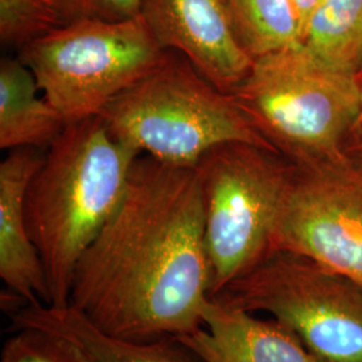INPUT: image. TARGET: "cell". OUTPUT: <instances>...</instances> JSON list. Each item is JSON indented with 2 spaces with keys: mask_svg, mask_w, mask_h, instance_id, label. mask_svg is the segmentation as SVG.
<instances>
[{
  "mask_svg": "<svg viewBox=\"0 0 362 362\" xmlns=\"http://www.w3.org/2000/svg\"><path fill=\"white\" fill-rule=\"evenodd\" d=\"M98 117L119 143L173 167L194 168L221 144H251L275 152L233 94L220 91L188 59L172 52Z\"/></svg>",
  "mask_w": 362,
  "mask_h": 362,
  "instance_id": "obj_3",
  "label": "cell"
},
{
  "mask_svg": "<svg viewBox=\"0 0 362 362\" xmlns=\"http://www.w3.org/2000/svg\"><path fill=\"white\" fill-rule=\"evenodd\" d=\"M231 94L269 141L306 163L334 155L362 115L358 77L325 65L303 43L255 58Z\"/></svg>",
  "mask_w": 362,
  "mask_h": 362,
  "instance_id": "obj_5",
  "label": "cell"
},
{
  "mask_svg": "<svg viewBox=\"0 0 362 362\" xmlns=\"http://www.w3.org/2000/svg\"><path fill=\"white\" fill-rule=\"evenodd\" d=\"M302 43L325 65L351 76L362 67V0H321Z\"/></svg>",
  "mask_w": 362,
  "mask_h": 362,
  "instance_id": "obj_14",
  "label": "cell"
},
{
  "mask_svg": "<svg viewBox=\"0 0 362 362\" xmlns=\"http://www.w3.org/2000/svg\"><path fill=\"white\" fill-rule=\"evenodd\" d=\"M140 153L100 117L66 124L28 185V233L42 259L49 306H69L78 260L113 215Z\"/></svg>",
  "mask_w": 362,
  "mask_h": 362,
  "instance_id": "obj_2",
  "label": "cell"
},
{
  "mask_svg": "<svg viewBox=\"0 0 362 362\" xmlns=\"http://www.w3.org/2000/svg\"><path fill=\"white\" fill-rule=\"evenodd\" d=\"M1 351V362H90L64 336L33 326L16 327Z\"/></svg>",
  "mask_w": 362,
  "mask_h": 362,
  "instance_id": "obj_17",
  "label": "cell"
},
{
  "mask_svg": "<svg viewBox=\"0 0 362 362\" xmlns=\"http://www.w3.org/2000/svg\"><path fill=\"white\" fill-rule=\"evenodd\" d=\"M211 291L196 170L140 156L122 200L78 260L69 306L106 334L155 341L200 329Z\"/></svg>",
  "mask_w": 362,
  "mask_h": 362,
  "instance_id": "obj_1",
  "label": "cell"
},
{
  "mask_svg": "<svg viewBox=\"0 0 362 362\" xmlns=\"http://www.w3.org/2000/svg\"><path fill=\"white\" fill-rule=\"evenodd\" d=\"M13 327L33 326L73 341L90 362H202L177 338L129 341L106 334L71 306L26 305L13 314Z\"/></svg>",
  "mask_w": 362,
  "mask_h": 362,
  "instance_id": "obj_12",
  "label": "cell"
},
{
  "mask_svg": "<svg viewBox=\"0 0 362 362\" xmlns=\"http://www.w3.org/2000/svg\"><path fill=\"white\" fill-rule=\"evenodd\" d=\"M59 26L52 0H0V38L6 45L22 49Z\"/></svg>",
  "mask_w": 362,
  "mask_h": 362,
  "instance_id": "obj_16",
  "label": "cell"
},
{
  "mask_svg": "<svg viewBox=\"0 0 362 362\" xmlns=\"http://www.w3.org/2000/svg\"><path fill=\"white\" fill-rule=\"evenodd\" d=\"M236 37L255 59L302 43L293 0H224Z\"/></svg>",
  "mask_w": 362,
  "mask_h": 362,
  "instance_id": "obj_15",
  "label": "cell"
},
{
  "mask_svg": "<svg viewBox=\"0 0 362 362\" xmlns=\"http://www.w3.org/2000/svg\"><path fill=\"white\" fill-rule=\"evenodd\" d=\"M358 81H360V86H361V91H362V67H361V71H360V74H358ZM362 116V115H361Z\"/></svg>",
  "mask_w": 362,
  "mask_h": 362,
  "instance_id": "obj_21",
  "label": "cell"
},
{
  "mask_svg": "<svg viewBox=\"0 0 362 362\" xmlns=\"http://www.w3.org/2000/svg\"><path fill=\"white\" fill-rule=\"evenodd\" d=\"M212 299L266 313L322 362H362V286L311 259L272 251Z\"/></svg>",
  "mask_w": 362,
  "mask_h": 362,
  "instance_id": "obj_6",
  "label": "cell"
},
{
  "mask_svg": "<svg viewBox=\"0 0 362 362\" xmlns=\"http://www.w3.org/2000/svg\"><path fill=\"white\" fill-rule=\"evenodd\" d=\"M62 25L82 19L125 21L141 13L144 0H52Z\"/></svg>",
  "mask_w": 362,
  "mask_h": 362,
  "instance_id": "obj_18",
  "label": "cell"
},
{
  "mask_svg": "<svg viewBox=\"0 0 362 362\" xmlns=\"http://www.w3.org/2000/svg\"><path fill=\"white\" fill-rule=\"evenodd\" d=\"M47 103L31 70L19 58L0 62V148L50 146L65 128Z\"/></svg>",
  "mask_w": 362,
  "mask_h": 362,
  "instance_id": "obj_13",
  "label": "cell"
},
{
  "mask_svg": "<svg viewBox=\"0 0 362 362\" xmlns=\"http://www.w3.org/2000/svg\"><path fill=\"white\" fill-rule=\"evenodd\" d=\"M45 156L35 148L13 149L0 164V278L28 305H49L46 272L26 218L28 185Z\"/></svg>",
  "mask_w": 362,
  "mask_h": 362,
  "instance_id": "obj_11",
  "label": "cell"
},
{
  "mask_svg": "<svg viewBox=\"0 0 362 362\" xmlns=\"http://www.w3.org/2000/svg\"><path fill=\"white\" fill-rule=\"evenodd\" d=\"M351 132H356V134H357V151H358V155L362 161V116L360 117V119L357 121V124L354 125Z\"/></svg>",
  "mask_w": 362,
  "mask_h": 362,
  "instance_id": "obj_20",
  "label": "cell"
},
{
  "mask_svg": "<svg viewBox=\"0 0 362 362\" xmlns=\"http://www.w3.org/2000/svg\"><path fill=\"white\" fill-rule=\"evenodd\" d=\"M272 251L302 255L362 286V169H293Z\"/></svg>",
  "mask_w": 362,
  "mask_h": 362,
  "instance_id": "obj_8",
  "label": "cell"
},
{
  "mask_svg": "<svg viewBox=\"0 0 362 362\" xmlns=\"http://www.w3.org/2000/svg\"><path fill=\"white\" fill-rule=\"evenodd\" d=\"M141 15L164 49L180 52L220 91L231 94L250 74L254 58L224 0H144Z\"/></svg>",
  "mask_w": 362,
  "mask_h": 362,
  "instance_id": "obj_9",
  "label": "cell"
},
{
  "mask_svg": "<svg viewBox=\"0 0 362 362\" xmlns=\"http://www.w3.org/2000/svg\"><path fill=\"white\" fill-rule=\"evenodd\" d=\"M321 0H293V4L297 11L299 25H300V31H302V39H303V33L305 28L308 26V22L310 21L311 15L318 7Z\"/></svg>",
  "mask_w": 362,
  "mask_h": 362,
  "instance_id": "obj_19",
  "label": "cell"
},
{
  "mask_svg": "<svg viewBox=\"0 0 362 362\" xmlns=\"http://www.w3.org/2000/svg\"><path fill=\"white\" fill-rule=\"evenodd\" d=\"M203 325L177 337L202 362H322L285 326L209 298Z\"/></svg>",
  "mask_w": 362,
  "mask_h": 362,
  "instance_id": "obj_10",
  "label": "cell"
},
{
  "mask_svg": "<svg viewBox=\"0 0 362 362\" xmlns=\"http://www.w3.org/2000/svg\"><path fill=\"white\" fill-rule=\"evenodd\" d=\"M168 55L140 13L117 22L82 19L62 25L22 47L18 58L70 124L100 116Z\"/></svg>",
  "mask_w": 362,
  "mask_h": 362,
  "instance_id": "obj_4",
  "label": "cell"
},
{
  "mask_svg": "<svg viewBox=\"0 0 362 362\" xmlns=\"http://www.w3.org/2000/svg\"><path fill=\"white\" fill-rule=\"evenodd\" d=\"M274 152L246 143L208 151L194 165L200 184L211 297L272 251V236L293 175Z\"/></svg>",
  "mask_w": 362,
  "mask_h": 362,
  "instance_id": "obj_7",
  "label": "cell"
}]
</instances>
